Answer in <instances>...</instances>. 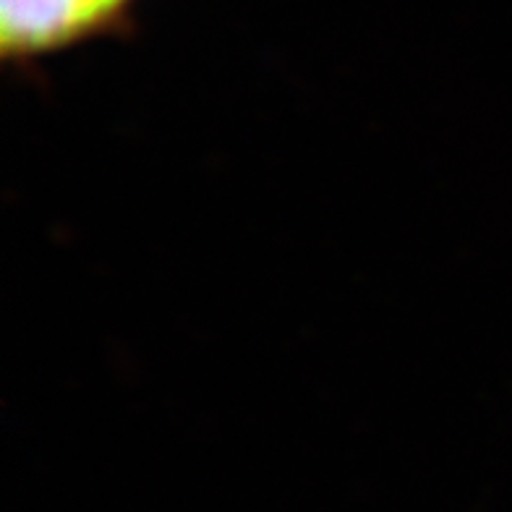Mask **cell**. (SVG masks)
I'll return each mask as SVG.
<instances>
[{"mask_svg":"<svg viewBox=\"0 0 512 512\" xmlns=\"http://www.w3.org/2000/svg\"><path fill=\"white\" fill-rule=\"evenodd\" d=\"M3 48L6 53H42L87 34L79 0H3Z\"/></svg>","mask_w":512,"mask_h":512,"instance_id":"cell-1","label":"cell"},{"mask_svg":"<svg viewBox=\"0 0 512 512\" xmlns=\"http://www.w3.org/2000/svg\"><path fill=\"white\" fill-rule=\"evenodd\" d=\"M79 3L81 11H84V19H87V27L97 29L102 27L126 0H79Z\"/></svg>","mask_w":512,"mask_h":512,"instance_id":"cell-2","label":"cell"}]
</instances>
